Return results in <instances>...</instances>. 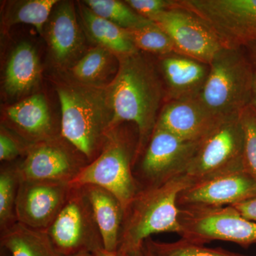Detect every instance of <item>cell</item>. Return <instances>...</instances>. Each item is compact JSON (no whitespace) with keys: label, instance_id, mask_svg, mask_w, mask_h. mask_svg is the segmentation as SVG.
I'll use <instances>...</instances> for the list:
<instances>
[{"label":"cell","instance_id":"obj_1","mask_svg":"<svg viewBox=\"0 0 256 256\" xmlns=\"http://www.w3.org/2000/svg\"><path fill=\"white\" fill-rule=\"evenodd\" d=\"M119 67L107 87L112 110V129L124 122L138 128L136 158L144 150L158 121L162 84L151 62L139 52L118 57Z\"/></svg>","mask_w":256,"mask_h":256},{"label":"cell","instance_id":"obj_22","mask_svg":"<svg viewBox=\"0 0 256 256\" xmlns=\"http://www.w3.org/2000/svg\"><path fill=\"white\" fill-rule=\"evenodd\" d=\"M0 242L10 256H62L46 232L34 230L18 222L1 232Z\"/></svg>","mask_w":256,"mask_h":256},{"label":"cell","instance_id":"obj_15","mask_svg":"<svg viewBox=\"0 0 256 256\" xmlns=\"http://www.w3.org/2000/svg\"><path fill=\"white\" fill-rule=\"evenodd\" d=\"M220 120L212 116L196 98L168 101L158 116L156 127L185 140L201 142Z\"/></svg>","mask_w":256,"mask_h":256},{"label":"cell","instance_id":"obj_23","mask_svg":"<svg viewBox=\"0 0 256 256\" xmlns=\"http://www.w3.org/2000/svg\"><path fill=\"white\" fill-rule=\"evenodd\" d=\"M84 4L98 16L126 30L141 28L152 22L138 14L126 2L117 0H86Z\"/></svg>","mask_w":256,"mask_h":256},{"label":"cell","instance_id":"obj_19","mask_svg":"<svg viewBox=\"0 0 256 256\" xmlns=\"http://www.w3.org/2000/svg\"><path fill=\"white\" fill-rule=\"evenodd\" d=\"M50 50L57 63H68L82 46V32L77 22L73 4L60 3L52 14L48 28Z\"/></svg>","mask_w":256,"mask_h":256},{"label":"cell","instance_id":"obj_2","mask_svg":"<svg viewBox=\"0 0 256 256\" xmlns=\"http://www.w3.org/2000/svg\"><path fill=\"white\" fill-rule=\"evenodd\" d=\"M57 94L62 109L60 136L92 162L100 154L112 130L107 87L62 86Z\"/></svg>","mask_w":256,"mask_h":256},{"label":"cell","instance_id":"obj_11","mask_svg":"<svg viewBox=\"0 0 256 256\" xmlns=\"http://www.w3.org/2000/svg\"><path fill=\"white\" fill-rule=\"evenodd\" d=\"M174 44L175 52L210 65L224 45L215 32L180 0L170 9L150 18Z\"/></svg>","mask_w":256,"mask_h":256},{"label":"cell","instance_id":"obj_30","mask_svg":"<svg viewBox=\"0 0 256 256\" xmlns=\"http://www.w3.org/2000/svg\"><path fill=\"white\" fill-rule=\"evenodd\" d=\"M176 1L178 0H127L124 2L138 14L150 20L174 6Z\"/></svg>","mask_w":256,"mask_h":256},{"label":"cell","instance_id":"obj_14","mask_svg":"<svg viewBox=\"0 0 256 256\" xmlns=\"http://www.w3.org/2000/svg\"><path fill=\"white\" fill-rule=\"evenodd\" d=\"M256 196V180L245 170L192 184L178 197V207L233 206Z\"/></svg>","mask_w":256,"mask_h":256},{"label":"cell","instance_id":"obj_12","mask_svg":"<svg viewBox=\"0 0 256 256\" xmlns=\"http://www.w3.org/2000/svg\"><path fill=\"white\" fill-rule=\"evenodd\" d=\"M58 138L30 144L24 160L18 164L22 180L70 183L88 162L72 144Z\"/></svg>","mask_w":256,"mask_h":256},{"label":"cell","instance_id":"obj_8","mask_svg":"<svg viewBox=\"0 0 256 256\" xmlns=\"http://www.w3.org/2000/svg\"><path fill=\"white\" fill-rule=\"evenodd\" d=\"M46 233L62 256L92 252L104 247L90 203L82 188H72L68 198Z\"/></svg>","mask_w":256,"mask_h":256},{"label":"cell","instance_id":"obj_24","mask_svg":"<svg viewBox=\"0 0 256 256\" xmlns=\"http://www.w3.org/2000/svg\"><path fill=\"white\" fill-rule=\"evenodd\" d=\"M20 178L18 164L2 168L0 171V230L3 232L18 222L15 206Z\"/></svg>","mask_w":256,"mask_h":256},{"label":"cell","instance_id":"obj_29","mask_svg":"<svg viewBox=\"0 0 256 256\" xmlns=\"http://www.w3.org/2000/svg\"><path fill=\"white\" fill-rule=\"evenodd\" d=\"M244 132V166L256 180V111L252 105L240 114Z\"/></svg>","mask_w":256,"mask_h":256},{"label":"cell","instance_id":"obj_27","mask_svg":"<svg viewBox=\"0 0 256 256\" xmlns=\"http://www.w3.org/2000/svg\"><path fill=\"white\" fill-rule=\"evenodd\" d=\"M144 245L156 256H244L224 249L206 247L203 244L182 238L176 242H164L150 238Z\"/></svg>","mask_w":256,"mask_h":256},{"label":"cell","instance_id":"obj_9","mask_svg":"<svg viewBox=\"0 0 256 256\" xmlns=\"http://www.w3.org/2000/svg\"><path fill=\"white\" fill-rule=\"evenodd\" d=\"M200 143L185 140L166 130L156 127L142 153L139 169L134 174L140 190L185 174Z\"/></svg>","mask_w":256,"mask_h":256},{"label":"cell","instance_id":"obj_4","mask_svg":"<svg viewBox=\"0 0 256 256\" xmlns=\"http://www.w3.org/2000/svg\"><path fill=\"white\" fill-rule=\"evenodd\" d=\"M254 75L244 48L224 47L210 62L197 99L216 119L240 114L252 104Z\"/></svg>","mask_w":256,"mask_h":256},{"label":"cell","instance_id":"obj_18","mask_svg":"<svg viewBox=\"0 0 256 256\" xmlns=\"http://www.w3.org/2000/svg\"><path fill=\"white\" fill-rule=\"evenodd\" d=\"M86 196L106 250H118L124 210L114 194L95 185L82 186Z\"/></svg>","mask_w":256,"mask_h":256},{"label":"cell","instance_id":"obj_36","mask_svg":"<svg viewBox=\"0 0 256 256\" xmlns=\"http://www.w3.org/2000/svg\"><path fill=\"white\" fill-rule=\"evenodd\" d=\"M142 248L138 252H122L126 256H143Z\"/></svg>","mask_w":256,"mask_h":256},{"label":"cell","instance_id":"obj_10","mask_svg":"<svg viewBox=\"0 0 256 256\" xmlns=\"http://www.w3.org/2000/svg\"><path fill=\"white\" fill-rule=\"evenodd\" d=\"M215 32L224 47L256 41V0H180Z\"/></svg>","mask_w":256,"mask_h":256},{"label":"cell","instance_id":"obj_25","mask_svg":"<svg viewBox=\"0 0 256 256\" xmlns=\"http://www.w3.org/2000/svg\"><path fill=\"white\" fill-rule=\"evenodd\" d=\"M114 54L100 46L88 52L72 68V74L82 84L98 86L106 75Z\"/></svg>","mask_w":256,"mask_h":256},{"label":"cell","instance_id":"obj_17","mask_svg":"<svg viewBox=\"0 0 256 256\" xmlns=\"http://www.w3.org/2000/svg\"><path fill=\"white\" fill-rule=\"evenodd\" d=\"M6 114L15 130L28 144L58 138L43 94H35L10 106Z\"/></svg>","mask_w":256,"mask_h":256},{"label":"cell","instance_id":"obj_33","mask_svg":"<svg viewBox=\"0 0 256 256\" xmlns=\"http://www.w3.org/2000/svg\"><path fill=\"white\" fill-rule=\"evenodd\" d=\"M248 58L252 64L254 72L256 74V41L250 42L244 47Z\"/></svg>","mask_w":256,"mask_h":256},{"label":"cell","instance_id":"obj_7","mask_svg":"<svg viewBox=\"0 0 256 256\" xmlns=\"http://www.w3.org/2000/svg\"><path fill=\"white\" fill-rule=\"evenodd\" d=\"M180 208L182 238L203 244L225 240L248 246L256 242V223L232 206Z\"/></svg>","mask_w":256,"mask_h":256},{"label":"cell","instance_id":"obj_26","mask_svg":"<svg viewBox=\"0 0 256 256\" xmlns=\"http://www.w3.org/2000/svg\"><path fill=\"white\" fill-rule=\"evenodd\" d=\"M127 32L131 41L139 50L161 56L175 52L174 44L169 35L154 22Z\"/></svg>","mask_w":256,"mask_h":256},{"label":"cell","instance_id":"obj_16","mask_svg":"<svg viewBox=\"0 0 256 256\" xmlns=\"http://www.w3.org/2000/svg\"><path fill=\"white\" fill-rule=\"evenodd\" d=\"M160 66L169 101L196 98L210 72L208 64L176 52L162 56Z\"/></svg>","mask_w":256,"mask_h":256},{"label":"cell","instance_id":"obj_38","mask_svg":"<svg viewBox=\"0 0 256 256\" xmlns=\"http://www.w3.org/2000/svg\"><path fill=\"white\" fill-rule=\"evenodd\" d=\"M72 256H90V252H84Z\"/></svg>","mask_w":256,"mask_h":256},{"label":"cell","instance_id":"obj_5","mask_svg":"<svg viewBox=\"0 0 256 256\" xmlns=\"http://www.w3.org/2000/svg\"><path fill=\"white\" fill-rule=\"evenodd\" d=\"M118 128L108 133L100 154L69 184L72 188L95 185L105 188L118 198L126 210L140 188L133 173L136 152Z\"/></svg>","mask_w":256,"mask_h":256},{"label":"cell","instance_id":"obj_3","mask_svg":"<svg viewBox=\"0 0 256 256\" xmlns=\"http://www.w3.org/2000/svg\"><path fill=\"white\" fill-rule=\"evenodd\" d=\"M191 184L190 178L182 174L158 186L140 190L124 210L118 250H140L153 234H180L178 197Z\"/></svg>","mask_w":256,"mask_h":256},{"label":"cell","instance_id":"obj_13","mask_svg":"<svg viewBox=\"0 0 256 256\" xmlns=\"http://www.w3.org/2000/svg\"><path fill=\"white\" fill-rule=\"evenodd\" d=\"M69 183L20 180L15 214L18 223L46 232L68 198Z\"/></svg>","mask_w":256,"mask_h":256},{"label":"cell","instance_id":"obj_32","mask_svg":"<svg viewBox=\"0 0 256 256\" xmlns=\"http://www.w3.org/2000/svg\"><path fill=\"white\" fill-rule=\"evenodd\" d=\"M246 220L256 223V196L232 206Z\"/></svg>","mask_w":256,"mask_h":256},{"label":"cell","instance_id":"obj_6","mask_svg":"<svg viewBox=\"0 0 256 256\" xmlns=\"http://www.w3.org/2000/svg\"><path fill=\"white\" fill-rule=\"evenodd\" d=\"M244 150L240 114L222 120L200 142L185 175L193 184L245 170Z\"/></svg>","mask_w":256,"mask_h":256},{"label":"cell","instance_id":"obj_37","mask_svg":"<svg viewBox=\"0 0 256 256\" xmlns=\"http://www.w3.org/2000/svg\"><path fill=\"white\" fill-rule=\"evenodd\" d=\"M142 252L143 256H156L154 255V254H153V252H152L151 250H150V249L146 247V245H144V246H143Z\"/></svg>","mask_w":256,"mask_h":256},{"label":"cell","instance_id":"obj_34","mask_svg":"<svg viewBox=\"0 0 256 256\" xmlns=\"http://www.w3.org/2000/svg\"><path fill=\"white\" fill-rule=\"evenodd\" d=\"M90 256H126L122 252H109L106 250L104 248L98 249L90 254Z\"/></svg>","mask_w":256,"mask_h":256},{"label":"cell","instance_id":"obj_21","mask_svg":"<svg viewBox=\"0 0 256 256\" xmlns=\"http://www.w3.org/2000/svg\"><path fill=\"white\" fill-rule=\"evenodd\" d=\"M80 14L88 33L99 46L117 57L139 52L130 38L127 30L98 16L84 3L80 5Z\"/></svg>","mask_w":256,"mask_h":256},{"label":"cell","instance_id":"obj_31","mask_svg":"<svg viewBox=\"0 0 256 256\" xmlns=\"http://www.w3.org/2000/svg\"><path fill=\"white\" fill-rule=\"evenodd\" d=\"M28 148H24L16 138L13 137L4 128L0 132V160L1 162H11L16 159L23 152L25 154Z\"/></svg>","mask_w":256,"mask_h":256},{"label":"cell","instance_id":"obj_28","mask_svg":"<svg viewBox=\"0 0 256 256\" xmlns=\"http://www.w3.org/2000/svg\"><path fill=\"white\" fill-rule=\"evenodd\" d=\"M56 0H28L16 3L9 13L8 22L13 24L23 23L34 26L42 33L43 26L52 13Z\"/></svg>","mask_w":256,"mask_h":256},{"label":"cell","instance_id":"obj_20","mask_svg":"<svg viewBox=\"0 0 256 256\" xmlns=\"http://www.w3.org/2000/svg\"><path fill=\"white\" fill-rule=\"evenodd\" d=\"M41 78V66L34 47L20 44L10 55L5 70L4 88L11 96L31 92Z\"/></svg>","mask_w":256,"mask_h":256},{"label":"cell","instance_id":"obj_35","mask_svg":"<svg viewBox=\"0 0 256 256\" xmlns=\"http://www.w3.org/2000/svg\"><path fill=\"white\" fill-rule=\"evenodd\" d=\"M254 110L256 111V74L254 75V84H252V104Z\"/></svg>","mask_w":256,"mask_h":256}]
</instances>
